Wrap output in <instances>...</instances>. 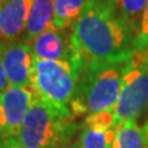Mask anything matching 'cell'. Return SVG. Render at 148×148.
<instances>
[{
	"instance_id": "obj_18",
	"label": "cell",
	"mask_w": 148,
	"mask_h": 148,
	"mask_svg": "<svg viewBox=\"0 0 148 148\" xmlns=\"http://www.w3.org/2000/svg\"><path fill=\"white\" fill-rule=\"evenodd\" d=\"M57 148H80V142H79V136H73L62 145H59Z\"/></svg>"
},
{
	"instance_id": "obj_19",
	"label": "cell",
	"mask_w": 148,
	"mask_h": 148,
	"mask_svg": "<svg viewBox=\"0 0 148 148\" xmlns=\"http://www.w3.org/2000/svg\"><path fill=\"white\" fill-rule=\"evenodd\" d=\"M145 133H146V140H147V147H148V121L145 126Z\"/></svg>"
},
{
	"instance_id": "obj_17",
	"label": "cell",
	"mask_w": 148,
	"mask_h": 148,
	"mask_svg": "<svg viewBox=\"0 0 148 148\" xmlns=\"http://www.w3.org/2000/svg\"><path fill=\"white\" fill-rule=\"evenodd\" d=\"M9 86V82L5 74V69H4V64H3V57H1V42H0V94L6 90Z\"/></svg>"
},
{
	"instance_id": "obj_11",
	"label": "cell",
	"mask_w": 148,
	"mask_h": 148,
	"mask_svg": "<svg viewBox=\"0 0 148 148\" xmlns=\"http://www.w3.org/2000/svg\"><path fill=\"white\" fill-rule=\"evenodd\" d=\"M90 0H54L52 25L61 30H69L86 9Z\"/></svg>"
},
{
	"instance_id": "obj_8",
	"label": "cell",
	"mask_w": 148,
	"mask_h": 148,
	"mask_svg": "<svg viewBox=\"0 0 148 148\" xmlns=\"http://www.w3.org/2000/svg\"><path fill=\"white\" fill-rule=\"evenodd\" d=\"M34 56L47 61L74 62V49L71 40V29L61 30L53 25L38 35L30 43Z\"/></svg>"
},
{
	"instance_id": "obj_16",
	"label": "cell",
	"mask_w": 148,
	"mask_h": 148,
	"mask_svg": "<svg viewBox=\"0 0 148 148\" xmlns=\"http://www.w3.org/2000/svg\"><path fill=\"white\" fill-rule=\"evenodd\" d=\"M0 148H26L16 137H0Z\"/></svg>"
},
{
	"instance_id": "obj_13",
	"label": "cell",
	"mask_w": 148,
	"mask_h": 148,
	"mask_svg": "<svg viewBox=\"0 0 148 148\" xmlns=\"http://www.w3.org/2000/svg\"><path fill=\"white\" fill-rule=\"evenodd\" d=\"M116 127L112 128H101L83 123L79 131L80 148H112Z\"/></svg>"
},
{
	"instance_id": "obj_1",
	"label": "cell",
	"mask_w": 148,
	"mask_h": 148,
	"mask_svg": "<svg viewBox=\"0 0 148 148\" xmlns=\"http://www.w3.org/2000/svg\"><path fill=\"white\" fill-rule=\"evenodd\" d=\"M73 64H119L135 54V34L115 9L114 0H90L71 29Z\"/></svg>"
},
{
	"instance_id": "obj_5",
	"label": "cell",
	"mask_w": 148,
	"mask_h": 148,
	"mask_svg": "<svg viewBox=\"0 0 148 148\" xmlns=\"http://www.w3.org/2000/svg\"><path fill=\"white\" fill-rule=\"evenodd\" d=\"M148 108V51L132 56L125 63L121 90L114 109L116 123L136 120Z\"/></svg>"
},
{
	"instance_id": "obj_15",
	"label": "cell",
	"mask_w": 148,
	"mask_h": 148,
	"mask_svg": "<svg viewBox=\"0 0 148 148\" xmlns=\"http://www.w3.org/2000/svg\"><path fill=\"white\" fill-rule=\"evenodd\" d=\"M133 48H135V52L137 53L147 52L148 51V3L146 5L145 12H143L140 30H138L137 35L135 37Z\"/></svg>"
},
{
	"instance_id": "obj_7",
	"label": "cell",
	"mask_w": 148,
	"mask_h": 148,
	"mask_svg": "<svg viewBox=\"0 0 148 148\" xmlns=\"http://www.w3.org/2000/svg\"><path fill=\"white\" fill-rule=\"evenodd\" d=\"M1 57L9 85L30 86L35 59L31 46L24 41L1 42Z\"/></svg>"
},
{
	"instance_id": "obj_4",
	"label": "cell",
	"mask_w": 148,
	"mask_h": 148,
	"mask_svg": "<svg viewBox=\"0 0 148 148\" xmlns=\"http://www.w3.org/2000/svg\"><path fill=\"white\" fill-rule=\"evenodd\" d=\"M79 71L68 61L34 59L31 88L37 99L52 108L72 115L71 105L78 85Z\"/></svg>"
},
{
	"instance_id": "obj_6",
	"label": "cell",
	"mask_w": 148,
	"mask_h": 148,
	"mask_svg": "<svg viewBox=\"0 0 148 148\" xmlns=\"http://www.w3.org/2000/svg\"><path fill=\"white\" fill-rule=\"evenodd\" d=\"M37 99L30 86H11L0 94V137H16L27 111Z\"/></svg>"
},
{
	"instance_id": "obj_10",
	"label": "cell",
	"mask_w": 148,
	"mask_h": 148,
	"mask_svg": "<svg viewBox=\"0 0 148 148\" xmlns=\"http://www.w3.org/2000/svg\"><path fill=\"white\" fill-rule=\"evenodd\" d=\"M53 14L54 0H34L21 41L30 45L37 36L49 29L52 26Z\"/></svg>"
},
{
	"instance_id": "obj_14",
	"label": "cell",
	"mask_w": 148,
	"mask_h": 148,
	"mask_svg": "<svg viewBox=\"0 0 148 148\" xmlns=\"http://www.w3.org/2000/svg\"><path fill=\"white\" fill-rule=\"evenodd\" d=\"M147 3L148 0H114L117 14L132 30L135 37L140 30Z\"/></svg>"
},
{
	"instance_id": "obj_2",
	"label": "cell",
	"mask_w": 148,
	"mask_h": 148,
	"mask_svg": "<svg viewBox=\"0 0 148 148\" xmlns=\"http://www.w3.org/2000/svg\"><path fill=\"white\" fill-rule=\"evenodd\" d=\"M125 63L82 64L77 90L71 105L74 117H86L106 110L114 111L121 90Z\"/></svg>"
},
{
	"instance_id": "obj_3",
	"label": "cell",
	"mask_w": 148,
	"mask_h": 148,
	"mask_svg": "<svg viewBox=\"0 0 148 148\" xmlns=\"http://www.w3.org/2000/svg\"><path fill=\"white\" fill-rule=\"evenodd\" d=\"M74 119L36 99L27 111L16 138L26 148H57L75 136L80 128Z\"/></svg>"
},
{
	"instance_id": "obj_12",
	"label": "cell",
	"mask_w": 148,
	"mask_h": 148,
	"mask_svg": "<svg viewBox=\"0 0 148 148\" xmlns=\"http://www.w3.org/2000/svg\"><path fill=\"white\" fill-rule=\"evenodd\" d=\"M112 148H148L145 128L135 120L119 123Z\"/></svg>"
},
{
	"instance_id": "obj_9",
	"label": "cell",
	"mask_w": 148,
	"mask_h": 148,
	"mask_svg": "<svg viewBox=\"0 0 148 148\" xmlns=\"http://www.w3.org/2000/svg\"><path fill=\"white\" fill-rule=\"evenodd\" d=\"M34 0H0V42L21 41Z\"/></svg>"
}]
</instances>
